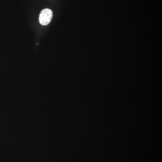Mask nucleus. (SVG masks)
Returning a JSON list of instances; mask_svg holds the SVG:
<instances>
[{
  "instance_id": "obj_1",
  "label": "nucleus",
  "mask_w": 162,
  "mask_h": 162,
  "mask_svg": "<svg viewBox=\"0 0 162 162\" xmlns=\"http://www.w3.org/2000/svg\"><path fill=\"white\" fill-rule=\"evenodd\" d=\"M53 17V12L49 9H45L42 10L39 15V22L42 25L48 24Z\"/></svg>"
}]
</instances>
